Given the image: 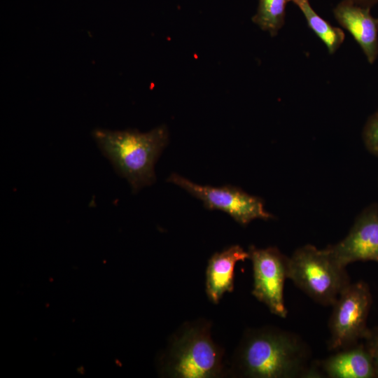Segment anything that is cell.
<instances>
[{
	"mask_svg": "<svg viewBox=\"0 0 378 378\" xmlns=\"http://www.w3.org/2000/svg\"><path fill=\"white\" fill-rule=\"evenodd\" d=\"M230 371L250 378H320L316 360L302 337L274 326L245 332Z\"/></svg>",
	"mask_w": 378,
	"mask_h": 378,
	"instance_id": "obj_1",
	"label": "cell"
},
{
	"mask_svg": "<svg viewBox=\"0 0 378 378\" xmlns=\"http://www.w3.org/2000/svg\"><path fill=\"white\" fill-rule=\"evenodd\" d=\"M92 136L115 172L125 178L133 192L155 183V164L169 141L165 125L148 132L136 130L97 128Z\"/></svg>",
	"mask_w": 378,
	"mask_h": 378,
	"instance_id": "obj_2",
	"label": "cell"
},
{
	"mask_svg": "<svg viewBox=\"0 0 378 378\" xmlns=\"http://www.w3.org/2000/svg\"><path fill=\"white\" fill-rule=\"evenodd\" d=\"M223 349L211 338L210 323L200 320L184 324L173 337L164 371L172 377H217L223 374Z\"/></svg>",
	"mask_w": 378,
	"mask_h": 378,
	"instance_id": "obj_3",
	"label": "cell"
},
{
	"mask_svg": "<svg viewBox=\"0 0 378 378\" xmlns=\"http://www.w3.org/2000/svg\"><path fill=\"white\" fill-rule=\"evenodd\" d=\"M288 279L312 300L332 306L351 283L346 267L340 265L328 247L312 244L298 247L289 257Z\"/></svg>",
	"mask_w": 378,
	"mask_h": 378,
	"instance_id": "obj_4",
	"label": "cell"
},
{
	"mask_svg": "<svg viewBox=\"0 0 378 378\" xmlns=\"http://www.w3.org/2000/svg\"><path fill=\"white\" fill-rule=\"evenodd\" d=\"M368 285L363 281L350 283L331 306L328 322V349L336 351L356 344L368 335V317L372 304Z\"/></svg>",
	"mask_w": 378,
	"mask_h": 378,
	"instance_id": "obj_5",
	"label": "cell"
},
{
	"mask_svg": "<svg viewBox=\"0 0 378 378\" xmlns=\"http://www.w3.org/2000/svg\"><path fill=\"white\" fill-rule=\"evenodd\" d=\"M167 181L201 200L207 209L222 211L243 226L255 219L267 220L274 218L265 210L260 197L250 195L240 188L231 185L220 187L199 185L175 173L168 177Z\"/></svg>",
	"mask_w": 378,
	"mask_h": 378,
	"instance_id": "obj_6",
	"label": "cell"
},
{
	"mask_svg": "<svg viewBox=\"0 0 378 378\" xmlns=\"http://www.w3.org/2000/svg\"><path fill=\"white\" fill-rule=\"evenodd\" d=\"M248 252L253 266L252 295L272 314L286 318L284 290L288 279L289 257L275 246L259 248L250 246Z\"/></svg>",
	"mask_w": 378,
	"mask_h": 378,
	"instance_id": "obj_7",
	"label": "cell"
},
{
	"mask_svg": "<svg viewBox=\"0 0 378 378\" xmlns=\"http://www.w3.org/2000/svg\"><path fill=\"white\" fill-rule=\"evenodd\" d=\"M327 247L337 262L346 267L358 261L378 263V203L365 206L345 237Z\"/></svg>",
	"mask_w": 378,
	"mask_h": 378,
	"instance_id": "obj_8",
	"label": "cell"
},
{
	"mask_svg": "<svg viewBox=\"0 0 378 378\" xmlns=\"http://www.w3.org/2000/svg\"><path fill=\"white\" fill-rule=\"evenodd\" d=\"M333 15L360 48L369 64L378 58V18L371 8L342 0L333 9Z\"/></svg>",
	"mask_w": 378,
	"mask_h": 378,
	"instance_id": "obj_9",
	"label": "cell"
},
{
	"mask_svg": "<svg viewBox=\"0 0 378 378\" xmlns=\"http://www.w3.org/2000/svg\"><path fill=\"white\" fill-rule=\"evenodd\" d=\"M316 365L321 377L376 378L371 355L362 341L332 352Z\"/></svg>",
	"mask_w": 378,
	"mask_h": 378,
	"instance_id": "obj_10",
	"label": "cell"
},
{
	"mask_svg": "<svg viewBox=\"0 0 378 378\" xmlns=\"http://www.w3.org/2000/svg\"><path fill=\"white\" fill-rule=\"evenodd\" d=\"M246 259H249L248 252L239 245H232L211 257L206 268V291L211 302L218 303L225 293L234 290L235 265Z\"/></svg>",
	"mask_w": 378,
	"mask_h": 378,
	"instance_id": "obj_11",
	"label": "cell"
},
{
	"mask_svg": "<svg viewBox=\"0 0 378 378\" xmlns=\"http://www.w3.org/2000/svg\"><path fill=\"white\" fill-rule=\"evenodd\" d=\"M295 5L304 17L308 27L316 34L332 55L340 48L345 39L342 29L332 25L321 17L313 8L310 0H289Z\"/></svg>",
	"mask_w": 378,
	"mask_h": 378,
	"instance_id": "obj_12",
	"label": "cell"
},
{
	"mask_svg": "<svg viewBox=\"0 0 378 378\" xmlns=\"http://www.w3.org/2000/svg\"><path fill=\"white\" fill-rule=\"evenodd\" d=\"M289 0H258L256 13L252 21L272 37H275L284 26L286 6Z\"/></svg>",
	"mask_w": 378,
	"mask_h": 378,
	"instance_id": "obj_13",
	"label": "cell"
},
{
	"mask_svg": "<svg viewBox=\"0 0 378 378\" xmlns=\"http://www.w3.org/2000/svg\"><path fill=\"white\" fill-rule=\"evenodd\" d=\"M362 139L368 151L378 158V109L367 119L363 128Z\"/></svg>",
	"mask_w": 378,
	"mask_h": 378,
	"instance_id": "obj_14",
	"label": "cell"
},
{
	"mask_svg": "<svg viewBox=\"0 0 378 378\" xmlns=\"http://www.w3.org/2000/svg\"><path fill=\"white\" fill-rule=\"evenodd\" d=\"M363 342L371 355L376 378H378V327L370 329Z\"/></svg>",
	"mask_w": 378,
	"mask_h": 378,
	"instance_id": "obj_15",
	"label": "cell"
},
{
	"mask_svg": "<svg viewBox=\"0 0 378 378\" xmlns=\"http://www.w3.org/2000/svg\"><path fill=\"white\" fill-rule=\"evenodd\" d=\"M350 2H352L355 4L364 6V7H368L372 8L374 6L378 4V0H346Z\"/></svg>",
	"mask_w": 378,
	"mask_h": 378,
	"instance_id": "obj_16",
	"label": "cell"
}]
</instances>
